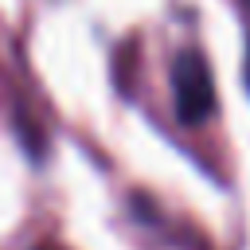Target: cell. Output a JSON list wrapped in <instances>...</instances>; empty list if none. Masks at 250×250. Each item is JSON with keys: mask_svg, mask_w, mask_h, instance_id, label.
Segmentation results:
<instances>
[{"mask_svg": "<svg viewBox=\"0 0 250 250\" xmlns=\"http://www.w3.org/2000/svg\"><path fill=\"white\" fill-rule=\"evenodd\" d=\"M242 8H246V12H250V0H242Z\"/></svg>", "mask_w": 250, "mask_h": 250, "instance_id": "cell-3", "label": "cell"}, {"mask_svg": "<svg viewBox=\"0 0 250 250\" xmlns=\"http://www.w3.org/2000/svg\"><path fill=\"white\" fill-rule=\"evenodd\" d=\"M168 78H172V109H176V121L188 125V129L211 121V113H215V74H211L207 55L199 47L176 51Z\"/></svg>", "mask_w": 250, "mask_h": 250, "instance_id": "cell-1", "label": "cell"}, {"mask_svg": "<svg viewBox=\"0 0 250 250\" xmlns=\"http://www.w3.org/2000/svg\"><path fill=\"white\" fill-rule=\"evenodd\" d=\"M246 90H250V43H246Z\"/></svg>", "mask_w": 250, "mask_h": 250, "instance_id": "cell-2", "label": "cell"}]
</instances>
